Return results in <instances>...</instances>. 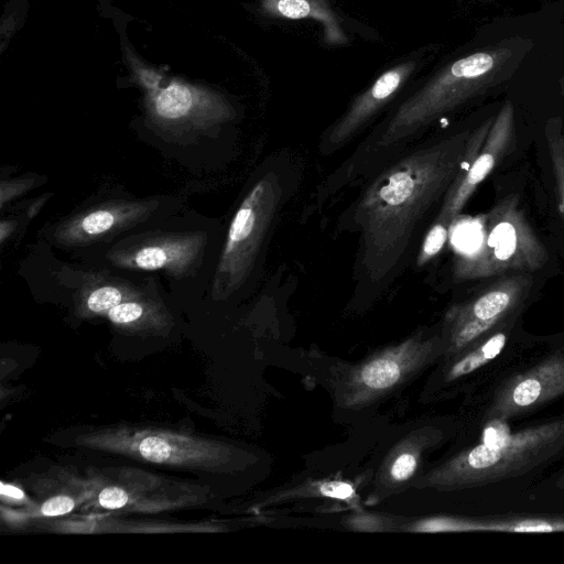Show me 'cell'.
<instances>
[{"label": "cell", "mask_w": 564, "mask_h": 564, "mask_svg": "<svg viewBox=\"0 0 564 564\" xmlns=\"http://www.w3.org/2000/svg\"><path fill=\"white\" fill-rule=\"evenodd\" d=\"M494 118L412 152L369 185L354 213L369 281L380 282L394 270L419 221L482 147Z\"/></svg>", "instance_id": "1"}, {"label": "cell", "mask_w": 564, "mask_h": 564, "mask_svg": "<svg viewBox=\"0 0 564 564\" xmlns=\"http://www.w3.org/2000/svg\"><path fill=\"white\" fill-rule=\"evenodd\" d=\"M510 54L508 48L474 52L417 80L390 115L375 148L394 147L464 105L494 82Z\"/></svg>", "instance_id": "2"}, {"label": "cell", "mask_w": 564, "mask_h": 564, "mask_svg": "<svg viewBox=\"0 0 564 564\" xmlns=\"http://www.w3.org/2000/svg\"><path fill=\"white\" fill-rule=\"evenodd\" d=\"M494 420L480 444L457 455L434 476L447 486L490 484L521 476L564 453V419L510 434Z\"/></svg>", "instance_id": "3"}, {"label": "cell", "mask_w": 564, "mask_h": 564, "mask_svg": "<svg viewBox=\"0 0 564 564\" xmlns=\"http://www.w3.org/2000/svg\"><path fill=\"white\" fill-rule=\"evenodd\" d=\"M480 220L481 234L475 248L455 258L456 281L531 273L546 263V249L516 195L500 199Z\"/></svg>", "instance_id": "4"}, {"label": "cell", "mask_w": 564, "mask_h": 564, "mask_svg": "<svg viewBox=\"0 0 564 564\" xmlns=\"http://www.w3.org/2000/svg\"><path fill=\"white\" fill-rule=\"evenodd\" d=\"M282 198L275 173H267L241 202L227 234L214 289L220 295L238 290L249 276Z\"/></svg>", "instance_id": "5"}, {"label": "cell", "mask_w": 564, "mask_h": 564, "mask_svg": "<svg viewBox=\"0 0 564 564\" xmlns=\"http://www.w3.org/2000/svg\"><path fill=\"white\" fill-rule=\"evenodd\" d=\"M532 286L530 273H510L445 315L449 350L460 354L487 337L516 313Z\"/></svg>", "instance_id": "6"}, {"label": "cell", "mask_w": 564, "mask_h": 564, "mask_svg": "<svg viewBox=\"0 0 564 564\" xmlns=\"http://www.w3.org/2000/svg\"><path fill=\"white\" fill-rule=\"evenodd\" d=\"M427 47L394 63L357 95L346 111L327 129L321 142L324 154L341 148L403 90L429 61Z\"/></svg>", "instance_id": "7"}, {"label": "cell", "mask_w": 564, "mask_h": 564, "mask_svg": "<svg viewBox=\"0 0 564 564\" xmlns=\"http://www.w3.org/2000/svg\"><path fill=\"white\" fill-rule=\"evenodd\" d=\"M89 445L124 453L158 464L213 466L224 462L220 444L167 432H105L83 441Z\"/></svg>", "instance_id": "8"}, {"label": "cell", "mask_w": 564, "mask_h": 564, "mask_svg": "<svg viewBox=\"0 0 564 564\" xmlns=\"http://www.w3.org/2000/svg\"><path fill=\"white\" fill-rule=\"evenodd\" d=\"M513 141L514 110L513 105L507 101L495 116L482 147L443 197L437 220L453 224L478 186L511 151Z\"/></svg>", "instance_id": "9"}, {"label": "cell", "mask_w": 564, "mask_h": 564, "mask_svg": "<svg viewBox=\"0 0 564 564\" xmlns=\"http://www.w3.org/2000/svg\"><path fill=\"white\" fill-rule=\"evenodd\" d=\"M564 394V354H557L512 379L496 397L489 415L503 420Z\"/></svg>", "instance_id": "10"}, {"label": "cell", "mask_w": 564, "mask_h": 564, "mask_svg": "<svg viewBox=\"0 0 564 564\" xmlns=\"http://www.w3.org/2000/svg\"><path fill=\"white\" fill-rule=\"evenodd\" d=\"M432 346V340L415 336L384 350L351 373L350 388L357 397H370L391 389L419 364L421 357L426 356Z\"/></svg>", "instance_id": "11"}, {"label": "cell", "mask_w": 564, "mask_h": 564, "mask_svg": "<svg viewBox=\"0 0 564 564\" xmlns=\"http://www.w3.org/2000/svg\"><path fill=\"white\" fill-rule=\"evenodd\" d=\"M148 210V205L142 204H119L90 209L66 224L58 235L69 243L88 241L138 221Z\"/></svg>", "instance_id": "12"}, {"label": "cell", "mask_w": 564, "mask_h": 564, "mask_svg": "<svg viewBox=\"0 0 564 564\" xmlns=\"http://www.w3.org/2000/svg\"><path fill=\"white\" fill-rule=\"evenodd\" d=\"M414 532H564V519L511 518L502 520H462L431 518L411 527Z\"/></svg>", "instance_id": "13"}, {"label": "cell", "mask_w": 564, "mask_h": 564, "mask_svg": "<svg viewBox=\"0 0 564 564\" xmlns=\"http://www.w3.org/2000/svg\"><path fill=\"white\" fill-rule=\"evenodd\" d=\"M198 241L194 237H173L144 243L127 252L118 260L120 264L141 270H182L195 257Z\"/></svg>", "instance_id": "14"}, {"label": "cell", "mask_w": 564, "mask_h": 564, "mask_svg": "<svg viewBox=\"0 0 564 564\" xmlns=\"http://www.w3.org/2000/svg\"><path fill=\"white\" fill-rule=\"evenodd\" d=\"M262 7L273 19H310L323 23L329 43L347 41L339 15L325 0H262Z\"/></svg>", "instance_id": "15"}, {"label": "cell", "mask_w": 564, "mask_h": 564, "mask_svg": "<svg viewBox=\"0 0 564 564\" xmlns=\"http://www.w3.org/2000/svg\"><path fill=\"white\" fill-rule=\"evenodd\" d=\"M507 343V333L500 328L468 349L467 352L460 354L449 368L446 375L447 380H455L467 376L489 361L494 360L503 349Z\"/></svg>", "instance_id": "16"}, {"label": "cell", "mask_w": 564, "mask_h": 564, "mask_svg": "<svg viewBox=\"0 0 564 564\" xmlns=\"http://www.w3.org/2000/svg\"><path fill=\"white\" fill-rule=\"evenodd\" d=\"M192 106V91L187 87L178 84H172L162 90L155 101L158 115L170 120L186 116Z\"/></svg>", "instance_id": "17"}, {"label": "cell", "mask_w": 564, "mask_h": 564, "mask_svg": "<svg viewBox=\"0 0 564 564\" xmlns=\"http://www.w3.org/2000/svg\"><path fill=\"white\" fill-rule=\"evenodd\" d=\"M553 174L556 182L560 208L564 216V133L558 120H551L545 129Z\"/></svg>", "instance_id": "18"}, {"label": "cell", "mask_w": 564, "mask_h": 564, "mask_svg": "<svg viewBox=\"0 0 564 564\" xmlns=\"http://www.w3.org/2000/svg\"><path fill=\"white\" fill-rule=\"evenodd\" d=\"M451 225L443 220H434L422 241L416 258L417 267H424L441 253L448 240Z\"/></svg>", "instance_id": "19"}, {"label": "cell", "mask_w": 564, "mask_h": 564, "mask_svg": "<svg viewBox=\"0 0 564 564\" xmlns=\"http://www.w3.org/2000/svg\"><path fill=\"white\" fill-rule=\"evenodd\" d=\"M124 293L113 285H104L95 289L86 299V306L93 313L108 312L122 302Z\"/></svg>", "instance_id": "20"}, {"label": "cell", "mask_w": 564, "mask_h": 564, "mask_svg": "<svg viewBox=\"0 0 564 564\" xmlns=\"http://www.w3.org/2000/svg\"><path fill=\"white\" fill-rule=\"evenodd\" d=\"M417 456L409 449L399 453L389 467V477L393 482H403L415 473Z\"/></svg>", "instance_id": "21"}, {"label": "cell", "mask_w": 564, "mask_h": 564, "mask_svg": "<svg viewBox=\"0 0 564 564\" xmlns=\"http://www.w3.org/2000/svg\"><path fill=\"white\" fill-rule=\"evenodd\" d=\"M144 311V306L141 303L127 301L110 308L108 317L115 324L127 325L139 321L143 316Z\"/></svg>", "instance_id": "22"}, {"label": "cell", "mask_w": 564, "mask_h": 564, "mask_svg": "<svg viewBox=\"0 0 564 564\" xmlns=\"http://www.w3.org/2000/svg\"><path fill=\"white\" fill-rule=\"evenodd\" d=\"M129 501L128 494L119 487H106L98 495V502L106 509H120Z\"/></svg>", "instance_id": "23"}, {"label": "cell", "mask_w": 564, "mask_h": 564, "mask_svg": "<svg viewBox=\"0 0 564 564\" xmlns=\"http://www.w3.org/2000/svg\"><path fill=\"white\" fill-rule=\"evenodd\" d=\"M75 507L74 500L64 495L47 499L41 506V512L47 517H55L70 512Z\"/></svg>", "instance_id": "24"}, {"label": "cell", "mask_w": 564, "mask_h": 564, "mask_svg": "<svg viewBox=\"0 0 564 564\" xmlns=\"http://www.w3.org/2000/svg\"><path fill=\"white\" fill-rule=\"evenodd\" d=\"M322 495L335 499L346 500L355 496L354 487L345 481H329L321 486Z\"/></svg>", "instance_id": "25"}, {"label": "cell", "mask_w": 564, "mask_h": 564, "mask_svg": "<svg viewBox=\"0 0 564 564\" xmlns=\"http://www.w3.org/2000/svg\"><path fill=\"white\" fill-rule=\"evenodd\" d=\"M351 527L358 530H378L380 522L372 517H356L351 521Z\"/></svg>", "instance_id": "26"}, {"label": "cell", "mask_w": 564, "mask_h": 564, "mask_svg": "<svg viewBox=\"0 0 564 564\" xmlns=\"http://www.w3.org/2000/svg\"><path fill=\"white\" fill-rule=\"evenodd\" d=\"M0 490H1V495L6 496L8 498H12L15 500H21L24 498L23 491L20 488L14 487L12 485L1 482Z\"/></svg>", "instance_id": "27"}, {"label": "cell", "mask_w": 564, "mask_h": 564, "mask_svg": "<svg viewBox=\"0 0 564 564\" xmlns=\"http://www.w3.org/2000/svg\"><path fill=\"white\" fill-rule=\"evenodd\" d=\"M14 228V223L13 221H2L0 224V239H1V242L4 241L6 237L8 235H10V232L13 230Z\"/></svg>", "instance_id": "28"}]
</instances>
